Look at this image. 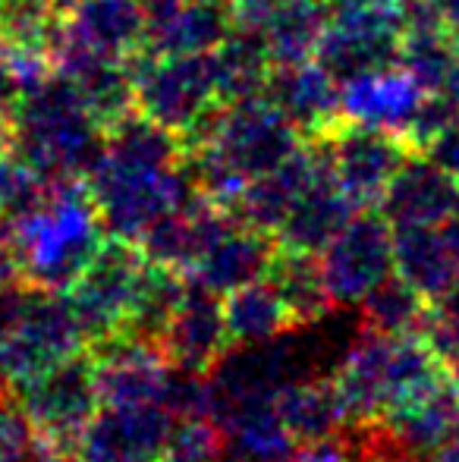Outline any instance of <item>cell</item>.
Segmentation results:
<instances>
[{"mask_svg":"<svg viewBox=\"0 0 459 462\" xmlns=\"http://www.w3.org/2000/svg\"><path fill=\"white\" fill-rule=\"evenodd\" d=\"M393 271L403 280H409L425 299L435 302L456 280L459 264L444 245L437 226L399 224L393 226Z\"/></svg>","mask_w":459,"mask_h":462,"instance_id":"24","label":"cell"},{"mask_svg":"<svg viewBox=\"0 0 459 462\" xmlns=\"http://www.w3.org/2000/svg\"><path fill=\"white\" fill-rule=\"evenodd\" d=\"M437 230H441V236H444V245L450 249V255L456 258V264H459V208L454 214H450L444 224H437Z\"/></svg>","mask_w":459,"mask_h":462,"instance_id":"37","label":"cell"},{"mask_svg":"<svg viewBox=\"0 0 459 462\" xmlns=\"http://www.w3.org/2000/svg\"><path fill=\"white\" fill-rule=\"evenodd\" d=\"M425 97H428V92L403 67L381 69V73L362 76V79L340 86V107H344L346 120L393 129V133L403 135H409Z\"/></svg>","mask_w":459,"mask_h":462,"instance_id":"17","label":"cell"},{"mask_svg":"<svg viewBox=\"0 0 459 462\" xmlns=\"http://www.w3.org/2000/svg\"><path fill=\"white\" fill-rule=\"evenodd\" d=\"M158 462H224V428L215 419H177Z\"/></svg>","mask_w":459,"mask_h":462,"instance_id":"31","label":"cell"},{"mask_svg":"<svg viewBox=\"0 0 459 462\" xmlns=\"http://www.w3.org/2000/svg\"><path fill=\"white\" fill-rule=\"evenodd\" d=\"M459 415V381L447 374L428 396L378 421L393 447L409 457L435 459Z\"/></svg>","mask_w":459,"mask_h":462,"instance_id":"21","label":"cell"},{"mask_svg":"<svg viewBox=\"0 0 459 462\" xmlns=\"http://www.w3.org/2000/svg\"><path fill=\"white\" fill-rule=\"evenodd\" d=\"M10 152V123L0 120V158Z\"/></svg>","mask_w":459,"mask_h":462,"instance_id":"40","label":"cell"},{"mask_svg":"<svg viewBox=\"0 0 459 462\" xmlns=\"http://www.w3.org/2000/svg\"><path fill=\"white\" fill-rule=\"evenodd\" d=\"M325 142L331 152L334 177L359 211L378 208L390 180L416 154L409 135L365 126V123L346 120V116L331 133H325Z\"/></svg>","mask_w":459,"mask_h":462,"instance_id":"8","label":"cell"},{"mask_svg":"<svg viewBox=\"0 0 459 462\" xmlns=\"http://www.w3.org/2000/svg\"><path fill=\"white\" fill-rule=\"evenodd\" d=\"M50 189L54 183L44 173H38L25 158L6 152L0 158V220L6 226L19 224L48 201Z\"/></svg>","mask_w":459,"mask_h":462,"instance_id":"30","label":"cell"},{"mask_svg":"<svg viewBox=\"0 0 459 462\" xmlns=\"http://www.w3.org/2000/svg\"><path fill=\"white\" fill-rule=\"evenodd\" d=\"M355 211L359 208L349 201V195L334 177V164H327L289 208L280 233H277V243L287 249L321 255L331 245V239L355 217Z\"/></svg>","mask_w":459,"mask_h":462,"instance_id":"19","label":"cell"},{"mask_svg":"<svg viewBox=\"0 0 459 462\" xmlns=\"http://www.w3.org/2000/svg\"><path fill=\"white\" fill-rule=\"evenodd\" d=\"M277 245H280L277 236L236 220L211 243V249L198 258V264L186 277L227 296V292L239 290V286L264 277Z\"/></svg>","mask_w":459,"mask_h":462,"instance_id":"20","label":"cell"},{"mask_svg":"<svg viewBox=\"0 0 459 462\" xmlns=\"http://www.w3.org/2000/svg\"><path fill=\"white\" fill-rule=\"evenodd\" d=\"M428 4L437 13V19L444 23V29L459 35V0H428Z\"/></svg>","mask_w":459,"mask_h":462,"instance_id":"34","label":"cell"},{"mask_svg":"<svg viewBox=\"0 0 459 462\" xmlns=\"http://www.w3.org/2000/svg\"><path fill=\"white\" fill-rule=\"evenodd\" d=\"M19 277V264H16V255H13V245H10V236L0 239V286L10 283V280Z\"/></svg>","mask_w":459,"mask_h":462,"instance_id":"35","label":"cell"},{"mask_svg":"<svg viewBox=\"0 0 459 462\" xmlns=\"http://www.w3.org/2000/svg\"><path fill=\"white\" fill-rule=\"evenodd\" d=\"M327 23H331L327 0H274L258 29L268 38L274 67H280V63L312 60Z\"/></svg>","mask_w":459,"mask_h":462,"instance_id":"25","label":"cell"},{"mask_svg":"<svg viewBox=\"0 0 459 462\" xmlns=\"http://www.w3.org/2000/svg\"><path fill=\"white\" fill-rule=\"evenodd\" d=\"M224 318H227L233 346L268 343L296 330L289 309L264 277L227 292L224 296Z\"/></svg>","mask_w":459,"mask_h":462,"instance_id":"26","label":"cell"},{"mask_svg":"<svg viewBox=\"0 0 459 462\" xmlns=\"http://www.w3.org/2000/svg\"><path fill=\"white\" fill-rule=\"evenodd\" d=\"M327 290L337 309H359V302L393 274V224L378 211H355L344 230L321 252Z\"/></svg>","mask_w":459,"mask_h":462,"instance_id":"9","label":"cell"},{"mask_svg":"<svg viewBox=\"0 0 459 462\" xmlns=\"http://www.w3.org/2000/svg\"><path fill=\"white\" fill-rule=\"evenodd\" d=\"M135 82V110L158 126L183 135L221 104L215 51L211 54H151L142 48L129 57Z\"/></svg>","mask_w":459,"mask_h":462,"instance_id":"5","label":"cell"},{"mask_svg":"<svg viewBox=\"0 0 459 462\" xmlns=\"http://www.w3.org/2000/svg\"><path fill=\"white\" fill-rule=\"evenodd\" d=\"M459 208V183L450 173H444L435 161H428L422 152H416L399 173L390 180L378 211L399 224H425L437 226Z\"/></svg>","mask_w":459,"mask_h":462,"instance_id":"16","label":"cell"},{"mask_svg":"<svg viewBox=\"0 0 459 462\" xmlns=\"http://www.w3.org/2000/svg\"><path fill=\"white\" fill-rule=\"evenodd\" d=\"M277 412L296 440H318L346 428V412L331 374H308L277 390Z\"/></svg>","mask_w":459,"mask_h":462,"instance_id":"23","label":"cell"},{"mask_svg":"<svg viewBox=\"0 0 459 462\" xmlns=\"http://www.w3.org/2000/svg\"><path fill=\"white\" fill-rule=\"evenodd\" d=\"M447 95H454L459 101V35H456V60H454V73H450V82H447Z\"/></svg>","mask_w":459,"mask_h":462,"instance_id":"39","label":"cell"},{"mask_svg":"<svg viewBox=\"0 0 459 462\" xmlns=\"http://www.w3.org/2000/svg\"><path fill=\"white\" fill-rule=\"evenodd\" d=\"M387 356H390V337L362 328L359 340L346 349L344 362L331 374L344 402L346 428L378 425L384 415Z\"/></svg>","mask_w":459,"mask_h":462,"instance_id":"18","label":"cell"},{"mask_svg":"<svg viewBox=\"0 0 459 462\" xmlns=\"http://www.w3.org/2000/svg\"><path fill=\"white\" fill-rule=\"evenodd\" d=\"M79 349H86V337L67 292L32 283L23 315L0 340V387H19Z\"/></svg>","mask_w":459,"mask_h":462,"instance_id":"6","label":"cell"},{"mask_svg":"<svg viewBox=\"0 0 459 462\" xmlns=\"http://www.w3.org/2000/svg\"><path fill=\"white\" fill-rule=\"evenodd\" d=\"M107 145V126L88 110L76 86L50 69L10 114V152L50 183L88 180Z\"/></svg>","mask_w":459,"mask_h":462,"instance_id":"2","label":"cell"},{"mask_svg":"<svg viewBox=\"0 0 459 462\" xmlns=\"http://www.w3.org/2000/svg\"><path fill=\"white\" fill-rule=\"evenodd\" d=\"M32 425L6 387H0V462H25L32 450Z\"/></svg>","mask_w":459,"mask_h":462,"instance_id":"32","label":"cell"},{"mask_svg":"<svg viewBox=\"0 0 459 462\" xmlns=\"http://www.w3.org/2000/svg\"><path fill=\"white\" fill-rule=\"evenodd\" d=\"M76 4V0H60V6H73Z\"/></svg>","mask_w":459,"mask_h":462,"instance_id":"41","label":"cell"},{"mask_svg":"<svg viewBox=\"0 0 459 462\" xmlns=\"http://www.w3.org/2000/svg\"><path fill=\"white\" fill-rule=\"evenodd\" d=\"M435 305L437 311H441V315H450V318H459V274H456V280L454 283L447 286V290L441 292V296L435 299Z\"/></svg>","mask_w":459,"mask_h":462,"instance_id":"36","label":"cell"},{"mask_svg":"<svg viewBox=\"0 0 459 462\" xmlns=\"http://www.w3.org/2000/svg\"><path fill=\"white\" fill-rule=\"evenodd\" d=\"M456 60V35L444 25H416L406 29L399 67L409 69L412 79L425 92H447L450 73Z\"/></svg>","mask_w":459,"mask_h":462,"instance_id":"29","label":"cell"},{"mask_svg":"<svg viewBox=\"0 0 459 462\" xmlns=\"http://www.w3.org/2000/svg\"><path fill=\"white\" fill-rule=\"evenodd\" d=\"M362 328L384 337L422 334L425 321L431 315V299H425L409 280H403L393 271L387 280H381L372 292L359 302Z\"/></svg>","mask_w":459,"mask_h":462,"instance_id":"28","label":"cell"},{"mask_svg":"<svg viewBox=\"0 0 459 462\" xmlns=\"http://www.w3.org/2000/svg\"><path fill=\"white\" fill-rule=\"evenodd\" d=\"M107 230L86 180L54 183L41 208L10 226L19 277L44 290H67L101 249Z\"/></svg>","mask_w":459,"mask_h":462,"instance_id":"3","label":"cell"},{"mask_svg":"<svg viewBox=\"0 0 459 462\" xmlns=\"http://www.w3.org/2000/svg\"><path fill=\"white\" fill-rule=\"evenodd\" d=\"M418 152L459 183V116H454L444 129H437Z\"/></svg>","mask_w":459,"mask_h":462,"instance_id":"33","label":"cell"},{"mask_svg":"<svg viewBox=\"0 0 459 462\" xmlns=\"http://www.w3.org/2000/svg\"><path fill=\"white\" fill-rule=\"evenodd\" d=\"M230 349L233 340L224 318V296L186 277V296L161 340L164 359L170 362V368L211 374Z\"/></svg>","mask_w":459,"mask_h":462,"instance_id":"11","label":"cell"},{"mask_svg":"<svg viewBox=\"0 0 459 462\" xmlns=\"http://www.w3.org/2000/svg\"><path fill=\"white\" fill-rule=\"evenodd\" d=\"M145 32L142 0H76L67 6V16H60V38L120 60L145 48Z\"/></svg>","mask_w":459,"mask_h":462,"instance_id":"15","label":"cell"},{"mask_svg":"<svg viewBox=\"0 0 459 462\" xmlns=\"http://www.w3.org/2000/svg\"><path fill=\"white\" fill-rule=\"evenodd\" d=\"M10 393L29 419L35 440L79 459V440L101 409L98 362L88 346L44 374L10 387Z\"/></svg>","mask_w":459,"mask_h":462,"instance_id":"4","label":"cell"},{"mask_svg":"<svg viewBox=\"0 0 459 462\" xmlns=\"http://www.w3.org/2000/svg\"><path fill=\"white\" fill-rule=\"evenodd\" d=\"M86 183L107 236L133 243L167 211L205 199L186 164L179 135L139 110L107 129L105 154Z\"/></svg>","mask_w":459,"mask_h":462,"instance_id":"1","label":"cell"},{"mask_svg":"<svg viewBox=\"0 0 459 462\" xmlns=\"http://www.w3.org/2000/svg\"><path fill=\"white\" fill-rule=\"evenodd\" d=\"M145 262L148 258L139 249V243L105 236L101 249L86 264V271L63 290L82 328V337H86V346L107 340L126 328Z\"/></svg>","mask_w":459,"mask_h":462,"instance_id":"7","label":"cell"},{"mask_svg":"<svg viewBox=\"0 0 459 462\" xmlns=\"http://www.w3.org/2000/svg\"><path fill=\"white\" fill-rule=\"evenodd\" d=\"M142 4H145V0H142Z\"/></svg>","mask_w":459,"mask_h":462,"instance_id":"42","label":"cell"},{"mask_svg":"<svg viewBox=\"0 0 459 462\" xmlns=\"http://www.w3.org/2000/svg\"><path fill=\"white\" fill-rule=\"evenodd\" d=\"M403 35L406 32L397 25L331 16L318 51H315V60L337 86H346L362 76L399 67Z\"/></svg>","mask_w":459,"mask_h":462,"instance_id":"13","label":"cell"},{"mask_svg":"<svg viewBox=\"0 0 459 462\" xmlns=\"http://www.w3.org/2000/svg\"><path fill=\"white\" fill-rule=\"evenodd\" d=\"M435 462H459V415H456L454 428H450L447 440H444L441 450H437Z\"/></svg>","mask_w":459,"mask_h":462,"instance_id":"38","label":"cell"},{"mask_svg":"<svg viewBox=\"0 0 459 462\" xmlns=\"http://www.w3.org/2000/svg\"><path fill=\"white\" fill-rule=\"evenodd\" d=\"M183 296H186L183 271L167 268V264H158V262H145L139 290H135V299H133V309H129V318H126V328H123L120 334L139 337V340L161 346V340H164L179 302H183Z\"/></svg>","mask_w":459,"mask_h":462,"instance_id":"27","label":"cell"},{"mask_svg":"<svg viewBox=\"0 0 459 462\" xmlns=\"http://www.w3.org/2000/svg\"><path fill=\"white\" fill-rule=\"evenodd\" d=\"M145 51L211 54L236 29V0H145Z\"/></svg>","mask_w":459,"mask_h":462,"instance_id":"12","label":"cell"},{"mask_svg":"<svg viewBox=\"0 0 459 462\" xmlns=\"http://www.w3.org/2000/svg\"><path fill=\"white\" fill-rule=\"evenodd\" d=\"M173 421L161 402L101 406L79 440V462H158Z\"/></svg>","mask_w":459,"mask_h":462,"instance_id":"10","label":"cell"},{"mask_svg":"<svg viewBox=\"0 0 459 462\" xmlns=\"http://www.w3.org/2000/svg\"><path fill=\"white\" fill-rule=\"evenodd\" d=\"M262 97L274 104L289 123L302 133V139L325 135L344 120L340 86L318 67V60L280 63L271 69Z\"/></svg>","mask_w":459,"mask_h":462,"instance_id":"14","label":"cell"},{"mask_svg":"<svg viewBox=\"0 0 459 462\" xmlns=\"http://www.w3.org/2000/svg\"><path fill=\"white\" fill-rule=\"evenodd\" d=\"M264 280L277 290L283 305L289 309L296 330H306L312 324H321L337 305L327 290L325 268H321V255L299 249H287L277 245L274 258H271Z\"/></svg>","mask_w":459,"mask_h":462,"instance_id":"22","label":"cell"}]
</instances>
